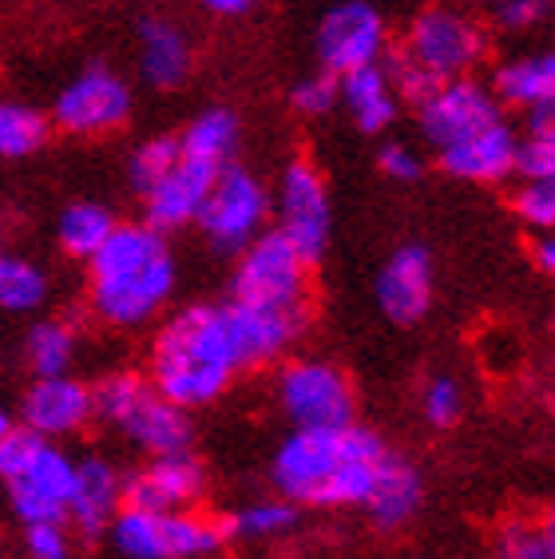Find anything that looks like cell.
Instances as JSON below:
<instances>
[{
	"instance_id": "6da1fadb",
	"label": "cell",
	"mask_w": 555,
	"mask_h": 559,
	"mask_svg": "<svg viewBox=\"0 0 555 559\" xmlns=\"http://www.w3.org/2000/svg\"><path fill=\"white\" fill-rule=\"evenodd\" d=\"M385 456L389 449L353 420L333 429H298L278 449L274 485L302 504H365Z\"/></svg>"
},
{
	"instance_id": "7a4b0ae2",
	"label": "cell",
	"mask_w": 555,
	"mask_h": 559,
	"mask_svg": "<svg viewBox=\"0 0 555 559\" xmlns=\"http://www.w3.org/2000/svg\"><path fill=\"white\" fill-rule=\"evenodd\" d=\"M238 369H243V357H238L226 306H191L175 313L151 349L155 393H163L179 409L214 401L235 381Z\"/></svg>"
},
{
	"instance_id": "3957f363",
	"label": "cell",
	"mask_w": 555,
	"mask_h": 559,
	"mask_svg": "<svg viewBox=\"0 0 555 559\" xmlns=\"http://www.w3.org/2000/svg\"><path fill=\"white\" fill-rule=\"evenodd\" d=\"M92 310L111 325H139L155 318L175 290V259L155 226H119L87 259Z\"/></svg>"
},
{
	"instance_id": "277c9868",
	"label": "cell",
	"mask_w": 555,
	"mask_h": 559,
	"mask_svg": "<svg viewBox=\"0 0 555 559\" xmlns=\"http://www.w3.org/2000/svg\"><path fill=\"white\" fill-rule=\"evenodd\" d=\"M0 480L24 524H60L72 500L75 464L36 429H9L0 441Z\"/></svg>"
},
{
	"instance_id": "5b68a950",
	"label": "cell",
	"mask_w": 555,
	"mask_h": 559,
	"mask_svg": "<svg viewBox=\"0 0 555 559\" xmlns=\"http://www.w3.org/2000/svg\"><path fill=\"white\" fill-rule=\"evenodd\" d=\"M92 413L111 420L116 429H123L131 441L143 444L155 456H163V452H187V444H191V420H187V413L131 373H116L99 381L92 389Z\"/></svg>"
},
{
	"instance_id": "8992f818",
	"label": "cell",
	"mask_w": 555,
	"mask_h": 559,
	"mask_svg": "<svg viewBox=\"0 0 555 559\" xmlns=\"http://www.w3.org/2000/svg\"><path fill=\"white\" fill-rule=\"evenodd\" d=\"M310 294V262L282 230L255 235L243 247L235 274V301L267 306V310H306Z\"/></svg>"
},
{
	"instance_id": "52a82bcc",
	"label": "cell",
	"mask_w": 555,
	"mask_h": 559,
	"mask_svg": "<svg viewBox=\"0 0 555 559\" xmlns=\"http://www.w3.org/2000/svg\"><path fill=\"white\" fill-rule=\"evenodd\" d=\"M111 536L128 559H194L211 556L223 544V532L211 520L187 516V512H147V508H123L111 516Z\"/></svg>"
},
{
	"instance_id": "ba28073f",
	"label": "cell",
	"mask_w": 555,
	"mask_h": 559,
	"mask_svg": "<svg viewBox=\"0 0 555 559\" xmlns=\"http://www.w3.org/2000/svg\"><path fill=\"white\" fill-rule=\"evenodd\" d=\"M401 52L409 60H416L433 80H457V75L472 72V68L481 64L484 33L481 24L464 16V12L433 4V9H421L413 16Z\"/></svg>"
},
{
	"instance_id": "9c48e42d",
	"label": "cell",
	"mask_w": 555,
	"mask_h": 559,
	"mask_svg": "<svg viewBox=\"0 0 555 559\" xmlns=\"http://www.w3.org/2000/svg\"><path fill=\"white\" fill-rule=\"evenodd\" d=\"M267 215H270L267 187L258 183L246 167L223 163V171L214 175V183L206 191L194 223L203 226V235L219 250H243L262 230Z\"/></svg>"
},
{
	"instance_id": "30bf717a",
	"label": "cell",
	"mask_w": 555,
	"mask_h": 559,
	"mask_svg": "<svg viewBox=\"0 0 555 559\" xmlns=\"http://www.w3.org/2000/svg\"><path fill=\"white\" fill-rule=\"evenodd\" d=\"M131 116V92L111 68L92 64L56 96L52 119L68 135H107Z\"/></svg>"
},
{
	"instance_id": "8fae6325",
	"label": "cell",
	"mask_w": 555,
	"mask_h": 559,
	"mask_svg": "<svg viewBox=\"0 0 555 559\" xmlns=\"http://www.w3.org/2000/svg\"><path fill=\"white\" fill-rule=\"evenodd\" d=\"M278 215H282V235L302 250L306 262H318L330 247V191L314 163L294 159L278 187Z\"/></svg>"
},
{
	"instance_id": "7c38bea8",
	"label": "cell",
	"mask_w": 555,
	"mask_h": 559,
	"mask_svg": "<svg viewBox=\"0 0 555 559\" xmlns=\"http://www.w3.org/2000/svg\"><path fill=\"white\" fill-rule=\"evenodd\" d=\"M282 409L298 429H333L353 420V389L342 369L326 361H298L282 373Z\"/></svg>"
},
{
	"instance_id": "4fadbf2b",
	"label": "cell",
	"mask_w": 555,
	"mask_h": 559,
	"mask_svg": "<svg viewBox=\"0 0 555 559\" xmlns=\"http://www.w3.org/2000/svg\"><path fill=\"white\" fill-rule=\"evenodd\" d=\"M318 56L326 72L345 75L353 68L381 64L385 56V21L365 0L333 4L318 24Z\"/></svg>"
},
{
	"instance_id": "5bb4252c",
	"label": "cell",
	"mask_w": 555,
	"mask_h": 559,
	"mask_svg": "<svg viewBox=\"0 0 555 559\" xmlns=\"http://www.w3.org/2000/svg\"><path fill=\"white\" fill-rule=\"evenodd\" d=\"M416 119H421L425 140L433 147H445V143H457L460 135L484 128L492 119H500V99L492 87L476 84L469 75H457V80H440L416 104Z\"/></svg>"
},
{
	"instance_id": "9a60e30c",
	"label": "cell",
	"mask_w": 555,
	"mask_h": 559,
	"mask_svg": "<svg viewBox=\"0 0 555 559\" xmlns=\"http://www.w3.org/2000/svg\"><path fill=\"white\" fill-rule=\"evenodd\" d=\"M199 492H203V468L187 452H163L147 473L119 480V500L128 508H147V512H179L194 504Z\"/></svg>"
},
{
	"instance_id": "2e32d148",
	"label": "cell",
	"mask_w": 555,
	"mask_h": 559,
	"mask_svg": "<svg viewBox=\"0 0 555 559\" xmlns=\"http://www.w3.org/2000/svg\"><path fill=\"white\" fill-rule=\"evenodd\" d=\"M219 171H223L219 163L194 159V155H182L179 151V159H175L172 171L163 175L151 191H143L147 226H155V230H179V226L194 223Z\"/></svg>"
},
{
	"instance_id": "e0dca14e",
	"label": "cell",
	"mask_w": 555,
	"mask_h": 559,
	"mask_svg": "<svg viewBox=\"0 0 555 559\" xmlns=\"http://www.w3.org/2000/svg\"><path fill=\"white\" fill-rule=\"evenodd\" d=\"M437 151H440V167L452 179H464V183H500V179L512 175L516 135L504 119H492V123L460 135L457 143H445Z\"/></svg>"
},
{
	"instance_id": "ac0fdd59",
	"label": "cell",
	"mask_w": 555,
	"mask_h": 559,
	"mask_svg": "<svg viewBox=\"0 0 555 559\" xmlns=\"http://www.w3.org/2000/svg\"><path fill=\"white\" fill-rule=\"evenodd\" d=\"M377 301L397 325H413L425 318L433 301V259L425 247H401L385 262L377 278Z\"/></svg>"
},
{
	"instance_id": "d6986e66",
	"label": "cell",
	"mask_w": 555,
	"mask_h": 559,
	"mask_svg": "<svg viewBox=\"0 0 555 559\" xmlns=\"http://www.w3.org/2000/svg\"><path fill=\"white\" fill-rule=\"evenodd\" d=\"M226 318H231V330H235L243 369L278 357L306 325V310H267V306H246V301H231Z\"/></svg>"
},
{
	"instance_id": "ffe728a7",
	"label": "cell",
	"mask_w": 555,
	"mask_h": 559,
	"mask_svg": "<svg viewBox=\"0 0 555 559\" xmlns=\"http://www.w3.org/2000/svg\"><path fill=\"white\" fill-rule=\"evenodd\" d=\"M92 417V389L72 381V377L56 373L40 377L28 397H24V425L36 429L40 437H56V432H72Z\"/></svg>"
},
{
	"instance_id": "44dd1931",
	"label": "cell",
	"mask_w": 555,
	"mask_h": 559,
	"mask_svg": "<svg viewBox=\"0 0 555 559\" xmlns=\"http://www.w3.org/2000/svg\"><path fill=\"white\" fill-rule=\"evenodd\" d=\"M397 92L381 64H365L338 75V104H345L350 119L365 135H377L397 119Z\"/></svg>"
},
{
	"instance_id": "7402d4cb",
	"label": "cell",
	"mask_w": 555,
	"mask_h": 559,
	"mask_svg": "<svg viewBox=\"0 0 555 559\" xmlns=\"http://www.w3.org/2000/svg\"><path fill=\"white\" fill-rule=\"evenodd\" d=\"M139 68L151 87H179L191 75V40L172 21L147 16L139 24Z\"/></svg>"
},
{
	"instance_id": "603a6c76",
	"label": "cell",
	"mask_w": 555,
	"mask_h": 559,
	"mask_svg": "<svg viewBox=\"0 0 555 559\" xmlns=\"http://www.w3.org/2000/svg\"><path fill=\"white\" fill-rule=\"evenodd\" d=\"M119 508V476L107 461H87L75 464V480H72V500H68V516L80 524L84 536H99L104 524H111Z\"/></svg>"
},
{
	"instance_id": "cb8c5ba5",
	"label": "cell",
	"mask_w": 555,
	"mask_h": 559,
	"mask_svg": "<svg viewBox=\"0 0 555 559\" xmlns=\"http://www.w3.org/2000/svg\"><path fill=\"white\" fill-rule=\"evenodd\" d=\"M365 508L374 512V520L381 527L405 524L416 508H421V476H416L413 464L389 452L381 464V473H377V480H374V492L365 500Z\"/></svg>"
},
{
	"instance_id": "d4e9b609",
	"label": "cell",
	"mask_w": 555,
	"mask_h": 559,
	"mask_svg": "<svg viewBox=\"0 0 555 559\" xmlns=\"http://www.w3.org/2000/svg\"><path fill=\"white\" fill-rule=\"evenodd\" d=\"M492 92L500 104H520V108L555 104V56H523V60L504 64Z\"/></svg>"
},
{
	"instance_id": "484cf974",
	"label": "cell",
	"mask_w": 555,
	"mask_h": 559,
	"mask_svg": "<svg viewBox=\"0 0 555 559\" xmlns=\"http://www.w3.org/2000/svg\"><path fill=\"white\" fill-rule=\"evenodd\" d=\"M235 147H238V119H235V111H226V108H206L203 116H194L179 140L182 155L219 163V167L231 163Z\"/></svg>"
},
{
	"instance_id": "4316f807",
	"label": "cell",
	"mask_w": 555,
	"mask_h": 559,
	"mask_svg": "<svg viewBox=\"0 0 555 559\" xmlns=\"http://www.w3.org/2000/svg\"><path fill=\"white\" fill-rule=\"evenodd\" d=\"M116 230V218L111 211L99 203H72L60 215V247L72 254V259H92L104 238Z\"/></svg>"
},
{
	"instance_id": "83f0119b",
	"label": "cell",
	"mask_w": 555,
	"mask_h": 559,
	"mask_svg": "<svg viewBox=\"0 0 555 559\" xmlns=\"http://www.w3.org/2000/svg\"><path fill=\"white\" fill-rule=\"evenodd\" d=\"M44 298H48L44 270H36L33 262L24 259H12V254H0V310H12V313L40 310Z\"/></svg>"
},
{
	"instance_id": "f1b7e54d",
	"label": "cell",
	"mask_w": 555,
	"mask_h": 559,
	"mask_svg": "<svg viewBox=\"0 0 555 559\" xmlns=\"http://www.w3.org/2000/svg\"><path fill=\"white\" fill-rule=\"evenodd\" d=\"M44 140H48V119L40 111L0 99V159L33 155Z\"/></svg>"
},
{
	"instance_id": "f546056e",
	"label": "cell",
	"mask_w": 555,
	"mask_h": 559,
	"mask_svg": "<svg viewBox=\"0 0 555 559\" xmlns=\"http://www.w3.org/2000/svg\"><path fill=\"white\" fill-rule=\"evenodd\" d=\"M75 357V334L64 322H40L28 334V366L36 377H56L68 373Z\"/></svg>"
},
{
	"instance_id": "4dcf8cb0",
	"label": "cell",
	"mask_w": 555,
	"mask_h": 559,
	"mask_svg": "<svg viewBox=\"0 0 555 559\" xmlns=\"http://www.w3.org/2000/svg\"><path fill=\"white\" fill-rule=\"evenodd\" d=\"M294 524H298V508L286 504V500H262L235 520V532L246 539H274L286 536Z\"/></svg>"
},
{
	"instance_id": "1f68e13d",
	"label": "cell",
	"mask_w": 555,
	"mask_h": 559,
	"mask_svg": "<svg viewBox=\"0 0 555 559\" xmlns=\"http://www.w3.org/2000/svg\"><path fill=\"white\" fill-rule=\"evenodd\" d=\"M175 159H179V140H172V135L147 140L143 147H135V155H131V187H135L139 194L151 191L163 175L172 171Z\"/></svg>"
},
{
	"instance_id": "d6a6232c",
	"label": "cell",
	"mask_w": 555,
	"mask_h": 559,
	"mask_svg": "<svg viewBox=\"0 0 555 559\" xmlns=\"http://www.w3.org/2000/svg\"><path fill=\"white\" fill-rule=\"evenodd\" d=\"M496 559H555L552 524H512L500 536Z\"/></svg>"
},
{
	"instance_id": "836d02e7",
	"label": "cell",
	"mask_w": 555,
	"mask_h": 559,
	"mask_svg": "<svg viewBox=\"0 0 555 559\" xmlns=\"http://www.w3.org/2000/svg\"><path fill=\"white\" fill-rule=\"evenodd\" d=\"M516 215L535 230H552L555 223V179H528L516 191Z\"/></svg>"
},
{
	"instance_id": "e575fe53",
	"label": "cell",
	"mask_w": 555,
	"mask_h": 559,
	"mask_svg": "<svg viewBox=\"0 0 555 559\" xmlns=\"http://www.w3.org/2000/svg\"><path fill=\"white\" fill-rule=\"evenodd\" d=\"M385 75H389V84H393L397 96L413 99V104H421V99L433 92V87L440 84V80H433V75L425 72V68L416 64V60H409L405 52H393L389 56V68H385Z\"/></svg>"
},
{
	"instance_id": "d590c367",
	"label": "cell",
	"mask_w": 555,
	"mask_h": 559,
	"mask_svg": "<svg viewBox=\"0 0 555 559\" xmlns=\"http://www.w3.org/2000/svg\"><path fill=\"white\" fill-rule=\"evenodd\" d=\"M512 171H520L523 179H555V135H528L516 143Z\"/></svg>"
},
{
	"instance_id": "8d00e7d4",
	"label": "cell",
	"mask_w": 555,
	"mask_h": 559,
	"mask_svg": "<svg viewBox=\"0 0 555 559\" xmlns=\"http://www.w3.org/2000/svg\"><path fill=\"white\" fill-rule=\"evenodd\" d=\"M294 108L302 116H326V111L338 108V75L333 72H318V75H306L298 87H294Z\"/></svg>"
},
{
	"instance_id": "74e56055",
	"label": "cell",
	"mask_w": 555,
	"mask_h": 559,
	"mask_svg": "<svg viewBox=\"0 0 555 559\" xmlns=\"http://www.w3.org/2000/svg\"><path fill=\"white\" fill-rule=\"evenodd\" d=\"M460 409H464V393L452 377H437L433 385L425 389V417L440 429H449L460 420Z\"/></svg>"
},
{
	"instance_id": "f35d334b",
	"label": "cell",
	"mask_w": 555,
	"mask_h": 559,
	"mask_svg": "<svg viewBox=\"0 0 555 559\" xmlns=\"http://www.w3.org/2000/svg\"><path fill=\"white\" fill-rule=\"evenodd\" d=\"M544 16H547V0H500V9H496V21H500L508 33L535 28Z\"/></svg>"
},
{
	"instance_id": "ab89813d",
	"label": "cell",
	"mask_w": 555,
	"mask_h": 559,
	"mask_svg": "<svg viewBox=\"0 0 555 559\" xmlns=\"http://www.w3.org/2000/svg\"><path fill=\"white\" fill-rule=\"evenodd\" d=\"M377 163H381V171L389 175V179H397V183H413V179H421V171H425L421 159H416L405 143H385Z\"/></svg>"
},
{
	"instance_id": "60d3db41",
	"label": "cell",
	"mask_w": 555,
	"mask_h": 559,
	"mask_svg": "<svg viewBox=\"0 0 555 559\" xmlns=\"http://www.w3.org/2000/svg\"><path fill=\"white\" fill-rule=\"evenodd\" d=\"M28 551L33 559H68V536L60 524H28Z\"/></svg>"
},
{
	"instance_id": "b9f144b4",
	"label": "cell",
	"mask_w": 555,
	"mask_h": 559,
	"mask_svg": "<svg viewBox=\"0 0 555 559\" xmlns=\"http://www.w3.org/2000/svg\"><path fill=\"white\" fill-rule=\"evenodd\" d=\"M206 9L219 12V16H243V12H250L258 4V0H203Z\"/></svg>"
},
{
	"instance_id": "7bdbcfd3",
	"label": "cell",
	"mask_w": 555,
	"mask_h": 559,
	"mask_svg": "<svg viewBox=\"0 0 555 559\" xmlns=\"http://www.w3.org/2000/svg\"><path fill=\"white\" fill-rule=\"evenodd\" d=\"M535 266L547 270V274L555 270V242L552 238H540V242H535Z\"/></svg>"
},
{
	"instance_id": "ee69618b",
	"label": "cell",
	"mask_w": 555,
	"mask_h": 559,
	"mask_svg": "<svg viewBox=\"0 0 555 559\" xmlns=\"http://www.w3.org/2000/svg\"><path fill=\"white\" fill-rule=\"evenodd\" d=\"M12 425H9V417H4V413H0V441H4V432H9Z\"/></svg>"
}]
</instances>
